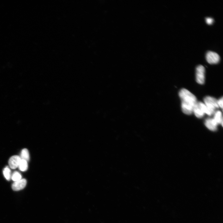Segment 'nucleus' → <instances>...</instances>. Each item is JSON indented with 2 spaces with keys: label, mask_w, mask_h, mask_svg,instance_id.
Wrapping results in <instances>:
<instances>
[{
  "label": "nucleus",
  "mask_w": 223,
  "mask_h": 223,
  "mask_svg": "<svg viewBox=\"0 0 223 223\" xmlns=\"http://www.w3.org/2000/svg\"><path fill=\"white\" fill-rule=\"evenodd\" d=\"M21 159L18 155H15L11 157L8 161V164L11 168L15 169L18 167Z\"/></svg>",
  "instance_id": "obj_7"
},
{
  "label": "nucleus",
  "mask_w": 223,
  "mask_h": 223,
  "mask_svg": "<svg viewBox=\"0 0 223 223\" xmlns=\"http://www.w3.org/2000/svg\"><path fill=\"white\" fill-rule=\"evenodd\" d=\"M21 175L19 172L15 171L13 173L11 178L13 181H16L21 179Z\"/></svg>",
  "instance_id": "obj_13"
},
{
  "label": "nucleus",
  "mask_w": 223,
  "mask_h": 223,
  "mask_svg": "<svg viewBox=\"0 0 223 223\" xmlns=\"http://www.w3.org/2000/svg\"><path fill=\"white\" fill-rule=\"evenodd\" d=\"M20 170L22 171H26L28 168V164L27 161L24 160H21L18 166Z\"/></svg>",
  "instance_id": "obj_11"
},
{
  "label": "nucleus",
  "mask_w": 223,
  "mask_h": 223,
  "mask_svg": "<svg viewBox=\"0 0 223 223\" xmlns=\"http://www.w3.org/2000/svg\"><path fill=\"white\" fill-rule=\"evenodd\" d=\"M179 96L181 101V108L184 113L190 115L193 112L194 106L197 102L196 97L185 89H181Z\"/></svg>",
  "instance_id": "obj_1"
},
{
  "label": "nucleus",
  "mask_w": 223,
  "mask_h": 223,
  "mask_svg": "<svg viewBox=\"0 0 223 223\" xmlns=\"http://www.w3.org/2000/svg\"><path fill=\"white\" fill-rule=\"evenodd\" d=\"M206 58L208 62L211 64L218 63L220 59L219 55L216 53L212 51L207 52Z\"/></svg>",
  "instance_id": "obj_5"
},
{
  "label": "nucleus",
  "mask_w": 223,
  "mask_h": 223,
  "mask_svg": "<svg viewBox=\"0 0 223 223\" xmlns=\"http://www.w3.org/2000/svg\"><path fill=\"white\" fill-rule=\"evenodd\" d=\"M193 112L197 117L200 118L203 116L204 114H207V108L204 103L201 102H197L194 106Z\"/></svg>",
  "instance_id": "obj_3"
},
{
  "label": "nucleus",
  "mask_w": 223,
  "mask_h": 223,
  "mask_svg": "<svg viewBox=\"0 0 223 223\" xmlns=\"http://www.w3.org/2000/svg\"><path fill=\"white\" fill-rule=\"evenodd\" d=\"M206 21L208 24L210 25L213 23V20L211 18L207 17L206 18Z\"/></svg>",
  "instance_id": "obj_14"
},
{
  "label": "nucleus",
  "mask_w": 223,
  "mask_h": 223,
  "mask_svg": "<svg viewBox=\"0 0 223 223\" xmlns=\"http://www.w3.org/2000/svg\"><path fill=\"white\" fill-rule=\"evenodd\" d=\"M213 119L215 120L218 125L221 124L222 126V113L220 111H217L215 113Z\"/></svg>",
  "instance_id": "obj_9"
},
{
  "label": "nucleus",
  "mask_w": 223,
  "mask_h": 223,
  "mask_svg": "<svg viewBox=\"0 0 223 223\" xmlns=\"http://www.w3.org/2000/svg\"><path fill=\"white\" fill-rule=\"evenodd\" d=\"M27 181L25 179H21L15 181L12 185V189L15 191H18L24 189L26 186Z\"/></svg>",
  "instance_id": "obj_6"
},
{
  "label": "nucleus",
  "mask_w": 223,
  "mask_h": 223,
  "mask_svg": "<svg viewBox=\"0 0 223 223\" xmlns=\"http://www.w3.org/2000/svg\"><path fill=\"white\" fill-rule=\"evenodd\" d=\"M204 101L207 108V114L208 115L211 116L213 114L216 109L219 107L217 100L212 97L207 96L204 98Z\"/></svg>",
  "instance_id": "obj_2"
},
{
  "label": "nucleus",
  "mask_w": 223,
  "mask_h": 223,
  "mask_svg": "<svg viewBox=\"0 0 223 223\" xmlns=\"http://www.w3.org/2000/svg\"><path fill=\"white\" fill-rule=\"evenodd\" d=\"M20 158L21 160H24L26 161H29V155L28 151L26 148L23 149L21 153Z\"/></svg>",
  "instance_id": "obj_10"
},
{
  "label": "nucleus",
  "mask_w": 223,
  "mask_h": 223,
  "mask_svg": "<svg viewBox=\"0 0 223 223\" xmlns=\"http://www.w3.org/2000/svg\"><path fill=\"white\" fill-rule=\"evenodd\" d=\"M3 174L6 179L8 181L10 180L11 177V171L8 167H6L3 170Z\"/></svg>",
  "instance_id": "obj_12"
},
{
  "label": "nucleus",
  "mask_w": 223,
  "mask_h": 223,
  "mask_svg": "<svg viewBox=\"0 0 223 223\" xmlns=\"http://www.w3.org/2000/svg\"><path fill=\"white\" fill-rule=\"evenodd\" d=\"M206 126L211 130L214 131L216 130L217 124L213 118H208L205 121Z\"/></svg>",
  "instance_id": "obj_8"
},
{
  "label": "nucleus",
  "mask_w": 223,
  "mask_h": 223,
  "mask_svg": "<svg viewBox=\"0 0 223 223\" xmlns=\"http://www.w3.org/2000/svg\"><path fill=\"white\" fill-rule=\"evenodd\" d=\"M205 68L202 65L198 66L196 68V81L197 82L200 84H203L205 80Z\"/></svg>",
  "instance_id": "obj_4"
},
{
  "label": "nucleus",
  "mask_w": 223,
  "mask_h": 223,
  "mask_svg": "<svg viewBox=\"0 0 223 223\" xmlns=\"http://www.w3.org/2000/svg\"><path fill=\"white\" fill-rule=\"evenodd\" d=\"M223 97L220 98L218 100H217V103L219 107H220L222 109L223 108Z\"/></svg>",
  "instance_id": "obj_15"
}]
</instances>
